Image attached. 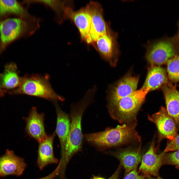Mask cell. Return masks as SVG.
I'll return each instance as SVG.
<instances>
[{
	"mask_svg": "<svg viewBox=\"0 0 179 179\" xmlns=\"http://www.w3.org/2000/svg\"><path fill=\"white\" fill-rule=\"evenodd\" d=\"M95 92L92 89L89 90L81 100L71 106L70 131L61 159L65 166H66L72 156L81 148L83 138L82 117L87 107L93 101Z\"/></svg>",
	"mask_w": 179,
	"mask_h": 179,
	"instance_id": "6da1fadb",
	"label": "cell"
},
{
	"mask_svg": "<svg viewBox=\"0 0 179 179\" xmlns=\"http://www.w3.org/2000/svg\"><path fill=\"white\" fill-rule=\"evenodd\" d=\"M136 122L118 125L114 128H108L99 132L84 135L89 142L102 148L118 146L130 141L140 140L135 129Z\"/></svg>",
	"mask_w": 179,
	"mask_h": 179,
	"instance_id": "7a4b0ae2",
	"label": "cell"
},
{
	"mask_svg": "<svg viewBox=\"0 0 179 179\" xmlns=\"http://www.w3.org/2000/svg\"><path fill=\"white\" fill-rule=\"evenodd\" d=\"M150 91L149 88H141L121 98L116 103L107 105L110 115L122 124L136 122L137 112Z\"/></svg>",
	"mask_w": 179,
	"mask_h": 179,
	"instance_id": "3957f363",
	"label": "cell"
},
{
	"mask_svg": "<svg viewBox=\"0 0 179 179\" xmlns=\"http://www.w3.org/2000/svg\"><path fill=\"white\" fill-rule=\"evenodd\" d=\"M11 94H24L53 101L64 100L57 94L50 84L48 76L26 75L21 78L18 87L9 92Z\"/></svg>",
	"mask_w": 179,
	"mask_h": 179,
	"instance_id": "277c9868",
	"label": "cell"
},
{
	"mask_svg": "<svg viewBox=\"0 0 179 179\" xmlns=\"http://www.w3.org/2000/svg\"><path fill=\"white\" fill-rule=\"evenodd\" d=\"M21 18H9L0 21V46L2 49L15 40L27 34H32L30 22Z\"/></svg>",
	"mask_w": 179,
	"mask_h": 179,
	"instance_id": "5b68a950",
	"label": "cell"
},
{
	"mask_svg": "<svg viewBox=\"0 0 179 179\" xmlns=\"http://www.w3.org/2000/svg\"><path fill=\"white\" fill-rule=\"evenodd\" d=\"M148 118L156 126L160 141L165 138L172 140L177 135V125L164 107H161L157 112L148 115Z\"/></svg>",
	"mask_w": 179,
	"mask_h": 179,
	"instance_id": "8992f818",
	"label": "cell"
},
{
	"mask_svg": "<svg viewBox=\"0 0 179 179\" xmlns=\"http://www.w3.org/2000/svg\"><path fill=\"white\" fill-rule=\"evenodd\" d=\"M91 16L89 33L86 42L93 45L101 36L106 34L108 29L104 19L101 6L98 2H90L88 4Z\"/></svg>",
	"mask_w": 179,
	"mask_h": 179,
	"instance_id": "52a82bcc",
	"label": "cell"
},
{
	"mask_svg": "<svg viewBox=\"0 0 179 179\" xmlns=\"http://www.w3.org/2000/svg\"><path fill=\"white\" fill-rule=\"evenodd\" d=\"M176 51L172 43L165 41L150 45L146 55L148 62L152 66L163 64L175 56Z\"/></svg>",
	"mask_w": 179,
	"mask_h": 179,
	"instance_id": "ba28073f",
	"label": "cell"
},
{
	"mask_svg": "<svg viewBox=\"0 0 179 179\" xmlns=\"http://www.w3.org/2000/svg\"><path fill=\"white\" fill-rule=\"evenodd\" d=\"M154 137L149 149L143 156L139 171L145 177H158L159 170L163 165L164 153L158 154L155 146Z\"/></svg>",
	"mask_w": 179,
	"mask_h": 179,
	"instance_id": "9c48e42d",
	"label": "cell"
},
{
	"mask_svg": "<svg viewBox=\"0 0 179 179\" xmlns=\"http://www.w3.org/2000/svg\"><path fill=\"white\" fill-rule=\"evenodd\" d=\"M70 19L78 28L82 40L86 41L89 35L91 22V13L87 5L77 11L69 6L65 9L64 18Z\"/></svg>",
	"mask_w": 179,
	"mask_h": 179,
	"instance_id": "30bf717a",
	"label": "cell"
},
{
	"mask_svg": "<svg viewBox=\"0 0 179 179\" xmlns=\"http://www.w3.org/2000/svg\"><path fill=\"white\" fill-rule=\"evenodd\" d=\"M138 80L136 77L127 76L113 86L108 91V105L116 103L136 90Z\"/></svg>",
	"mask_w": 179,
	"mask_h": 179,
	"instance_id": "8fae6325",
	"label": "cell"
},
{
	"mask_svg": "<svg viewBox=\"0 0 179 179\" xmlns=\"http://www.w3.org/2000/svg\"><path fill=\"white\" fill-rule=\"evenodd\" d=\"M24 159L16 155L12 150L7 149L0 157V177L22 175L27 166Z\"/></svg>",
	"mask_w": 179,
	"mask_h": 179,
	"instance_id": "7c38bea8",
	"label": "cell"
},
{
	"mask_svg": "<svg viewBox=\"0 0 179 179\" xmlns=\"http://www.w3.org/2000/svg\"><path fill=\"white\" fill-rule=\"evenodd\" d=\"M115 36L108 29L106 33L100 36L93 44L101 57L111 65L115 64L117 50Z\"/></svg>",
	"mask_w": 179,
	"mask_h": 179,
	"instance_id": "4fadbf2b",
	"label": "cell"
},
{
	"mask_svg": "<svg viewBox=\"0 0 179 179\" xmlns=\"http://www.w3.org/2000/svg\"><path fill=\"white\" fill-rule=\"evenodd\" d=\"M25 120L26 131L30 137L39 142L47 136L44 125V114L38 113L36 107L32 108L29 116Z\"/></svg>",
	"mask_w": 179,
	"mask_h": 179,
	"instance_id": "5bb4252c",
	"label": "cell"
},
{
	"mask_svg": "<svg viewBox=\"0 0 179 179\" xmlns=\"http://www.w3.org/2000/svg\"><path fill=\"white\" fill-rule=\"evenodd\" d=\"M55 133L47 135L38 142L39 147L37 163L39 169L42 170L48 165L57 164L59 161L54 155L53 143Z\"/></svg>",
	"mask_w": 179,
	"mask_h": 179,
	"instance_id": "9a60e30c",
	"label": "cell"
},
{
	"mask_svg": "<svg viewBox=\"0 0 179 179\" xmlns=\"http://www.w3.org/2000/svg\"><path fill=\"white\" fill-rule=\"evenodd\" d=\"M163 90L169 115L179 125V92L175 86L169 83L164 85Z\"/></svg>",
	"mask_w": 179,
	"mask_h": 179,
	"instance_id": "2e32d148",
	"label": "cell"
},
{
	"mask_svg": "<svg viewBox=\"0 0 179 179\" xmlns=\"http://www.w3.org/2000/svg\"><path fill=\"white\" fill-rule=\"evenodd\" d=\"M10 14L17 15L20 18L30 21H37L17 0H0V17Z\"/></svg>",
	"mask_w": 179,
	"mask_h": 179,
	"instance_id": "e0dca14e",
	"label": "cell"
},
{
	"mask_svg": "<svg viewBox=\"0 0 179 179\" xmlns=\"http://www.w3.org/2000/svg\"><path fill=\"white\" fill-rule=\"evenodd\" d=\"M20 79L16 65L10 63L5 65L3 72L0 73V86L6 90L15 89L18 86Z\"/></svg>",
	"mask_w": 179,
	"mask_h": 179,
	"instance_id": "ac0fdd59",
	"label": "cell"
},
{
	"mask_svg": "<svg viewBox=\"0 0 179 179\" xmlns=\"http://www.w3.org/2000/svg\"><path fill=\"white\" fill-rule=\"evenodd\" d=\"M140 147L135 150L127 149L116 153V157L120 161L125 170L126 174L137 168L141 159Z\"/></svg>",
	"mask_w": 179,
	"mask_h": 179,
	"instance_id": "d6986e66",
	"label": "cell"
},
{
	"mask_svg": "<svg viewBox=\"0 0 179 179\" xmlns=\"http://www.w3.org/2000/svg\"><path fill=\"white\" fill-rule=\"evenodd\" d=\"M57 120L55 133L60 141L61 156L63 155L69 133L70 121L68 115L58 106L56 107Z\"/></svg>",
	"mask_w": 179,
	"mask_h": 179,
	"instance_id": "ffe728a7",
	"label": "cell"
},
{
	"mask_svg": "<svg viewBox=\"0 0 179 179\" xmlns=\"http://www.w3.org/2000/svg\"><path fill=\"white\" fill-rule=\"evenodd\" d=\"M168 78L165 69L159 66H153L148 73L142 88H149L150 91L156 90L166 84Z\"/></svg>",
	"mask_w": 179,
	"mask_h": 179,
	"instance_id": "44dd1931",
	"label": "cell"
},
{
	"mask_svg": "<svg viewBox=\"0 0 179 179\" xmlns=\"http://www.w3.org/2000/svg\"><path fill=\"white\" fill-rule=\"evenodd\" d=\"M27 3H43L51 8L60 19H64V13L66 7V2L60 0H29L25 2ZM62 21V20H61Z\"/></svg>",
	"mask_w": 179,
	"mask_h": 179,
	"instance_id": "7402d4cb",
	"label": "cell"
},
{
	"mask_svg": "<svg viewBox=\"0 0 179 179\" xmlns=\"http://www.w3.org/2000/svg\"><path fill=\"white\" fill-rule=\"evenodd\" d=\"M167 62L169 78L173 82H179V55L175 56Z\"/></svg>",
	"mask_w": 179,
	"mask_h": 179,
	"instance_id": "603a6c76",
	"label": "cell"
},
{
	"mask_svg": "<svg viewBox=\"0 0 179 179\" xmlns=\"http://www.w3.org/2000/svg\"><path fill=\"white\" fill-rule=\"evenodd\" d=\"M163 152V165H173L179 169V149L168 153Z\"/></svg>",
	"mask_w": 179,
	"mask_h": 179,
	"instance_id": "cb8c5ba5",
	"label": "cell"
},
{
	"mask_svg": "<svg viewBox=\"0 0 179 179\" xmlns=\"http://www.w3.org/2000/svg\"><path fill=\"white\" fill-rule=\"evenodd\" d=\"M179 149V134H177L173 139L168 141L164 152L167 153Z\"/></svg>",
	"mask_w": 179,
	"mask_h": 179,
	"instance_id": "d4e9b609",
	"label": "cell"
},
{
	"mask_svg": "<svg viewBox=\"0 0 179 179\" xmlns=\"http://www.w3.org/2000/svg\"><path fill=\"white\" fill-rule=\"evenodd\" d=\"M145 178L144 176L139 175L135 168L127 174L124 179H144Z\"/></svg>",
	"mask_w": 179,
	"mask_h": 179,
	"instance_id": "484cf974",
	"label": "cell"
},
{
	"mask_svg": "<svg viewBox=\"0 0 179 179\" xmlns=\"http://www.w3.org/2000/svg\"><path fill=\"white\" fill-rule=\"evenodd\" d=\"M61 164L59 162L56 168L51 173L47 176L39 179H54L60 174L61 169Z\"/></svg>",
	"mask_w": 179,
	"mask_h": 179,
	"instance_id": "4316f807",
	"label": "cell"
},
{
	"mask_svg": "<svg viewBox=\"0 0 179 179\" xmlns=\"http://www.w3.org/2000/svg\"><path fill=\"white\" fill-rule=\"evenodd\" d=\"M119 169H118L109 179H117L119 175Z\"/></svg>",
	"mask_w": 179,
	"mask_h": 179,
	"instance_id": "83f0119b",
	"label": "cell"
},
{
	"mask_svg": "<svg viewBox=\"0 0 179 179\" xmlns=\"http://www.w3.org/2000/svg\"><path fill=\"white\" fill-rule=\"evenodd\" d=\"M7 91V90L2 89L0 86V97L4 96Z\"/></svg>",
	"mask_w": 179,
	"mask_h": 179,
	"instance_id": "f1b7e54d",
	"label": "cell"
},
{
	"mask_svg": "<svg viewBox=\"0 0 179 179\" xmlns=\"http://www.w3.org/2000/svg\"><path fill=\"white\" fill-rule=\"evenodd\" d=\"M147 178L148 179H164L159 177H157V178H154L150 176L147 177Z\"/></svg>",
	"mask_w": 179,
	"mask_h": 179,
	"instance_id": "f546056e",
	"label": "cell"
},
{
	"mask_svg": "<svg viewBox=\"0 0 179 179\" xmlns=\"http://www.w3.org/2000/svg\"><path fill=\"white\" fill-rule=\"evenodd\" d=\"M92 179H105L104 178L99 177H94Z\"/></svg>",
	"mask_w": 179,
	"mask_h": 179,
	"instance_id": "4dcf8cb0",
	"label": "cell"
}]
</instances>
